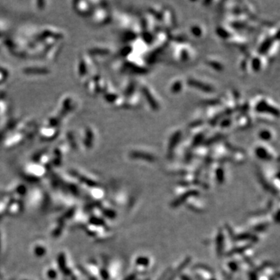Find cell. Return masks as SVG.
I'll return each instance as SVG.
<instances>
[{"instance_id":"5","label":"cell","mask_w":280,"mask_h":280,"mask_svg":"<svg viewBox=\"0 0 280 280\" xmlns=\"http://www.w3.org/2000/svg\"><path fill=\"white\" fill-rule=\"evenodd\" d=\"M139 90L140 93H141L142 98H143L145 101L148 104L149 107L153 111L157 112V111L159 110L160 108V101H158V98L157 95H156V93L150 88V86L143 83V84L139 85Z\"/></svg>"},{"instance_id":"10","label":"cell","mask_w":280,"mask_h":280,"mask_svg":"<svg viewBox=\"0 0 280 280\" xmlns=\"http://www.w3.org/2000/svg\"><path fill=\"white\" fill-rule=\"evenodd\" d=\"M151 265H152V261L150 257L147 255H139L135 261L137 275L147 273V270L151 267Z\"/></svg>"},{"instance_id":"11","label":"cell","mask_w":280,"mask_h":280,"mask_svg":"<svg viewBox=\"0 0 280 280\" xmlns=\"http://www.w3.org/2000/svg\"><path fill=\"white\" fill-rule=\"evenodd\" d=\"M257 136L261 143H268V144L274 141L275 139L277 137L275 131L269 127L261 128L257 133Z\"/></svg>"},{"instance_id":"7","label":"cell","mask_w":280,"mask_h":280,"mask_svg":"<svg viewBox=\"0 0 280 280\" xmlns=\"http://www.w3.org/2000/svg\"><path fill=\"white\" fill-rule=\"evenodd\" d=\"M266 61L267 58L260 54L249 55V70H251L254 73H260L266 67Z\"/></svg>"},{"instance_id":"14","label":"cell","mask_w":280,"mask_h":280,"mask_svg":"<svg viewBox=\"0 0 280 280\" xmlns=\"http://www.w3.org/2000/svg\"><path fill=\"white\" fill-rule=\"evenodd\" d=\"M186 82L181 79H175L170 82V86H169V91L172 93L173 95H178L181 94L183 91Z\"/></svg>"},{"instance_id":"2","label":"cell","mask_w":280,"mask_h":280,"mask_svg":"<svg viewBox=\"0 0 280 280\" xmlns=\"http://www.w3.org/2000/svg\"><path fill=\"white\" fill-rule=\"evenodd\" d=\"M172 55L175 61L179 63H188L195 57L193 46L185 40H175L173 45Z\"/></svg>"},{"instance_id":"3","label":"cell","mask_w":280,"mask_h":280,"mask_svg":"<svg viewBox=\"0 0 280 280\" xmlns=\"http://www.w3.org/2000/svg\"><path fill=\"white\" fill-rule=\"evenodd\" d=\"M253 153L255 158H258L261 161L270 162L279 160L278 154L276 153L274 149L268 143H259L254 146Z\"/></svg>"},{"instance_id":"9","label":"cell","mask_w":280,"mask_h":280,"mask_svg":"<svg viewBox=\"0 0 280 280\" xmlns=\"http://www.w3.org/2000/svg\"><path fill=\"white\" fill-rule=\"evenodd\" d=\"M130 157L132 159L143 160V161H147V163H154L157 160L154 154L145 150H132L130 153Z\"/></svg>"},{"instance_id":"1","label":"cell","mask_w":280,"mask_h":280,"mask_svg":"<svg viewBox=\"0 0 280 280\" xmlns=\"http://www.w3.org/2000/svg\"><path fill=\"white\" fill-rule=\"evenodd\" d=\"M250 111L258 116L270 117L277 119L280 117V109L278 105L266 97L258 95L253 100L251 105L249 104Z\"/></svg>"},{"instance_id":"13","label":"cell","mask_w":280,"mask_h":280,"mask_svg":"<svg viewBox=\"0 0 280 280\" xmlns=\"http://www.w3.org/2000/svg\"><path fill=\"white\" fill-rule=\"evenodd\" d=\"M228 158H230L231 161L234 162V163H243V162L245 161L246 154L243 150L235 148V147H232L231 146Z\"/></svg>"},{"instance_id":"8","label":"cell","mask_w":280,"mask_h":280,"mask_svg":"<svg viewBox=\"0 0 280 280\" xmlns=\"http://www.w3.org/2000/svg\"><path fill=\"white\" fill-rule=\"evenodd\" d=\"M160 22H161L166 31L170 30L175 26V15L169 7L163 6L161 17Z\"/></svg>"},{"instance_id":"17","label":"cell","mask_w":280,"mask_h":280,"mask_svg":"<svg viewBox=\"0 0 280 280\" xmlns=\"http://www.w3.org/2000/svg\"><path fill=\"white\" fill-rule=\"evenodd\" d=\"M178 277L181 278V280H193V279L191 278L189 275L184 274V273H181Z\"/></svg>"},{"instance_id":"16","label":"cell","mask_w":280,"mask_h":280,"mask_svg":"<svg viewBox=\"0 0 280 280\" xmlns=\"http://www.w3.org/2000/svg\"><path fill=\"white\" fill-rule=\"evenodd\" d=\"M205 64L211 70H214L216 72L224 71V66L220 61L218 59H212V58H208L205 61Z\"/></svg>"},{"instance_id":"12","label":"cell","mask_w":280,"mask_h":280,"mask_svg":"<svg viewBox=\"0 0 280 280\" xmlns=\"http://www.w3.org/2000/svg\"><path fill=\"white\" fill-rule=\"evenodd\" d=\"M196 277L200 280H209L213 278V273L209 267L197 266L193 269Z\"/></svg>"},{"instance_id":"4","label":"cell","mask_w":280,"mask_h":280,"mask_svg":"<svg viewBox=\"0 0 280 280\" xmlns=\"http://www.w3.org/2000/svg\"><path fill=\"white\" fill-rule=\"evenodd\" d=\"M183 139V130L181 128H175L169 133L166 142V151L167 157H172L173 154L177 151L181 146Z\"/></svg>"},{"instance_id":"15","label":"cell","mask_w":280,"mask_h":280,"mask_svg":"<svg viewBox=\"0 0 280 280\" xmlns=\"http://www.w3.org/2000/svg\"><path fill=\"white\" fill-rule=\"evenodd\" d=\"M189 34L194 39H200L205 37V28L200 24H193L189 28Z\"/></svg>"},{"instance_id":"18","label":"cell","mask_w":280,"mask_h":280,"mask_svg":"<svg viewBox=\"0 0 280 280\" xmlns=\"http://www.w3.org/2000/svg\"><path fill=\"white\" fill-rule=\"evenodd\" d=\"M216 280V279L215 278V277H213V278H212V279H211V280Z\"/></svg>"},{"instance_id":"6","label":"cell","mask_w":280,"mask_h":280,"mask_svg":"<svg viewBox=\"0 0 280 280\" xmlns=\"http://www.w3.org/2000/svg\"><path fill=\"white\" fill-rule=\"evenodd\" d=\"M187 86L193 88L195 90L202 92V93H211L215 91V87L213 85L211 84L206 81L191 77L185 81Z\"/></svg>"}]
</instances>
